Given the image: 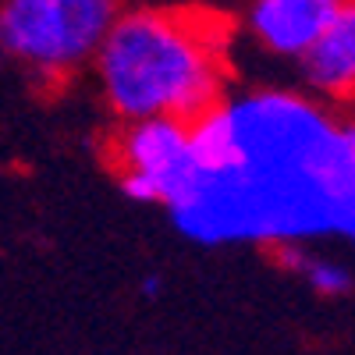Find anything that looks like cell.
<instances>
[{"label": "cell", "instance_id": "cell-4", "mask_svg": "<svg viewBox=\"0 0 355 355\" xmlns=\"http://www.w3.org/2000/svg\"><path fill=\"white\" fill-rule=\"evenodd\" d=\"M110 157L132 202L167 206L192 178V128L178 117H139L117 132Z\"/></svg>", "mask_w": 355, "mask_h": 355}, {"label": "cell", "instance_id": "cell-7", "mask_svg": "<svg viewBox=\"0 0 355 355\" xmlns=\"http://www.w3.org/2000/svg\"><path fill=\"white\" fill-rule=\"evenodd\" d=\"M277 263L284 266L288 274L302 277L316 295L323 299H345L352 291V270L334 259V256H323L309 245H277Z\"/></svg>", "mask_w": 355, "mask_h": 355}, {"label": "cell", "instance_id": "cell-8", "mask_svg": "<svg viewBox=\"0 0 355 355\" xmlns=\"http://www.w3.org/2000/svg\"><path fill=\"white\" fill-rule=\"evenodd\" d=\"M139 291L146 295V299H160V291H164V281H160L157 274H150V277H142Z\"/></svg>", "mask_w": 355, "mask_h": 355}, {"label": "cell", "instance_id": "cell-2", "mask_svg": "<svg viewBox=\"0 0 355 355\" xmlns=\"http://www.w3.org/2000/svg\"><path fill=\"white\" fill-rule=\"evenodd\" d=\"M100 93L121 121L196 117L224 96L227 36L196 11H121L93 57Z\"/></svg>", "mask_w": 355, "mask_h": 355}, {"label": "cell", "instance_id": "cell-5", "mask_svg": "<svg viewBox=\"0 0 355 355\" xmlns=\"http://www.w3.org/2000/svg\"><path fill=\"white\" fill-rule=\"evenodd\" d=\"M345 4L348 0H252L245 28L266 53L299 61Z\"/></svg>", "mask_w": 355, "mask_h": 355}, {"label": "cell", "instance_id": "cell-1", "mask_svg": "<svg viewBox=\"0 0 355 355\" xmlns=\"http://www.w3.org/2000/svg\"><path fill=\"white\" fill-rule=\"evenodd\" d=\"M192 128V178L167 202L199 245H309L355 234V128L291 89L220 96Z\"/></svg>", "mask_w": 355, "mask_h": 355}, {"label": "cell", "instance_id": "cell-3", "mask_svg": "<svg viewBox=\"0 0 355 355\" xmlns=\"http://www.w3.org/2000/svg\"><path fill=\"white\" fill-rule=\"evenodd\" d=\"M117 15V0H4L0 50L36 75L61 78L93 61Z\"/></svg>", "mask_w": 355, "mask_h": 355}, {"label": "cell", "instance_id": "cell-6", "mask_svg": "<svg viewBox=\"0 0 355 355\" xmlns=\"http://www.w3.org/2000/svg\"><path fill=\"white\" fill-rule=\"evenodd\" d=\"M302 75L313 93L327 100H348L355 89V4L334 15V21L313 40V46L299 57Z\"/></svg>", "mask_w": 355, "mask_h": 355}]
</instances>
